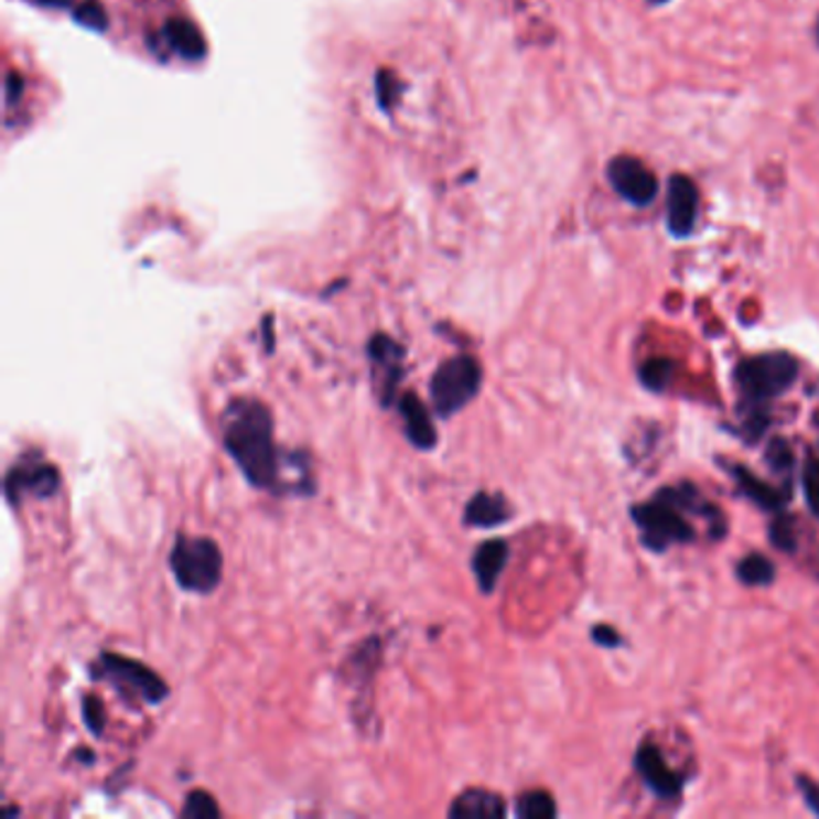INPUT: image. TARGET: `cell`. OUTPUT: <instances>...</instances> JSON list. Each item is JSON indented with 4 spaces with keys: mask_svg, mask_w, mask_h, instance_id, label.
Listing matches in <instances>:
<instances>
[{
    "mask_svg": "<svg viewBox=\"0 0 819 819\" xmlns=\"http://www.w3.org/2000/svg\"><path fill=\"white\" fill-rule=\"evenodd\" d=\"M222 438L248 483L262 491H284V456L274 442V416L260 399L236 397L228 401L222 416Z\"/></svg>",
    "mask_w": 819,
    "mask_h": 819,
    "instance_id": "obj_1",
    "label": "cell"
},
{
    "mask_svg": "<svg viewBox=\"0 0 819 819\" xmlns=\"http://www.w3.org/2000/svg\"><path fill=\"white\" fill-rule=\"evenodd\" d=\"M169 565L179 586L193 594H212L224 574L222 550L217 541L207 536L179 534L171 548Z\"/></svg>",
    "mask_w": 819,
    "mask_h": 819,
    "instance_id": "obj_2",
    "label": "cell"
},
{
    "mask_svg": "<svg viewBox=\"0 0 819 819\" xmlns=\"http://www.w3.org/2000/svg\"><path fill=\"white\" fill-rule=\"evenodd\" d=\"M91 676L106 680L118 694L128 702H144V704H159L161 700L169 697V685L161 680L159 673L144 664L128 659V656L104 651L99 661L94 664Z\"/></svg>",
    "mask_w": 819,
    "mask_h": 819,
    "instance_id": "obj_3",
    "label": "cell"
},
{
    "mask_svg": "<svg viewBox=\"0 0 819 819\" xmlns=\"http://www.w3.org/2000/svg\"><path fill=\"white\" fill-rule=\"evenodd\" d=\"M481 364L474 356H452L440 364L431 378V401L442 419H452L481 389Z\"/></svg>",
    "mask_w": 819,
    "mask_h": 819,
    "instance_id": "obj_4",
    "label": "cell"
},
{
    "mask_svg": "<svg viewBox=\"0 0 819 819\" xmlns=\"http://www.w3.org/2000/svg\"><path fill=\"white\" fill-rule=\"evenodd\" d=\"M798 360L788 354H762L743 360L735 368V382L741 387L745 399L755 401H767L778 395H784L786 389L796 382L798 378Z\"/></svg>",
    "mask_w": 819,
    "mask_h": 819,
    "instance_id": "obj_5",
    "label": "cell"
},
{
    "mask_svg": "<svg viewBox=\"0 0 819 819\" xmlns=\"http://www.w3.org/2000/svg\"><path fill=\"white\" fill-rule=\"evenodd\" d=\"M633 519L642 529L644 546L656 553H661L670 543H688L694 539L692 527L678 515V507L661 495L649 505L633 507Z\"/></svg>",
    "mask_w": 819,
    "mask_h": 819,
    "instance_id": "obj_6",
    "label": "cell"
},
{
    "mask_svg": "<svg viewBox=\"0 0 819 819\" xmlns=\"http://www.w3.org/2000/svg\"><path fill=\"white\" fill-rule=\"evenodd\" d=\"M373 389L382 407H392L399 399V385L405 378V346L387 334H375L368 342Z\"/></svg>",
    "mask_w": 819,
    "mask_h": 819,
    "instance_id": "obj_7",
    "label": "cell"
},
{
    "mask_svg": "<svg viewBox=\"0 0 819 819\" xmlns=\"http://www.w3.org/2000/svg\"><path fill=\"white\" fill-rule=\"evenodd\" d=\"M61 488V474L56 466L44 462L42 456H24L10 468L6 476V498L10 505H20L26 495L34 498H51Z\"/></svg>",
    "mask_w": 819,
    "mask_h": 819,
    "instance_id": "obj_8",
    "label": "cell"
},
{
    "mask_svg": "<svg viewBox=\"0 0 819 819\" xmlns=\"http://www.w3.org/2000/svg\"><path fill=\"white\" fill-rule=\"evenodd\" d=\"M608 181L617 195L637 207L651 205L654 197L659 195V181L635 157H615L608 164Z\"/></svg>",
    "mask_w": 819,
    "mask_h": 819,
    "instance_id": "obj_9",
    "label": "cell"
},
{
    "mask_svg": "<svg viewBox=\"0 0 819 819\" xmlns=\"http://www.w3.org/2000/svg\"><path fill=\"white\" fill-rule=\"evenodd\" d=\"M697 209H700L697 185L682 173H676L668 183V231L678 238L690 236L697 222Z\"/></svg>",
    "mask_w": 819,
    "mask_h": 819,
    "instance_id": "obj_10",
    "label": "cell"
},
{
    "mask_svg": "<svg viewBox=\"0 0 819 819\" xmlns=\"http://www.w3.org/2000/svg\"><path fill=\"white\" fill-rule=\"evenodd\" d=\"M635 767L642 774L644 784H647L656 796L661 798H673L680 794L682 778L668 767L664 755L654 745H642L637 750Z\"/></svg>",
    "mask_w": 819,
    "mask_h": 819,
    "instance_id": "obj_11",
    "label": "cell"
},
{
    "mask_svg": "<svg viewBox=\"0 0 819 819\" xmlns=\"http://www.w3.org/2000/svg\"><path fill=\"white\" fill-rule=\"evenodd\" d=\"M397 409L401 413V421H405V435L411 445L419 450H433L438 445L435 423L416 392L399 395Z\"/></svg>",
    "mask_w": 819,
    "mask_h": 819,
    "instance_id": "obj_12",
    "label": "cell"
},
{
    "mask_svg": "<svg viewBox=\"0 0 819 819\" xmlns=\"http://www.w3.org/2000/svg\"><path fill=\"white\" fill-rule=\"evenodd\" d=\"M452 819H500L505 817V800L486 788H468L450 805Z\"/></svg>",
    "mask_w": 819,
    "mask_h": 819,
    "instance_id": "obj_13",
    "label": "cell"
},
{
    "mask_svg": "<svg viewBox=\"0 0 819 819\" xmlns=\"http://www.w3.org/2000/svg\"><path fill=\"white\" fill-rule=\"evenodd\" d=\"M507 558H509V548L503 539H491L476 548L472 570H474V576L483 594H493V589L495 584H498L500 574L507 565Z\"/></svg>",
    "mask_w": 819,
    "mask_h": 819,
    "instance_id": "obj_14",
    "label": "cell"
},
{
    "mask_svg": "<svg viewBox=\"0 0 819 819\" xmlns=\"http://www.w3.org/2000/svg\"><path fill=\"white\" fill-rule=\"evenodd\" d=\"M509 517H513V507L507 505L505 495L500 493H488L478 491L472 500L466 503L464 509V521L468 527H481V529H493L500 527Z\"/></svg>",
    "mask_w": 819,
    "mask_h": 819,
    "instance_id": "obj_15",
    "label": "cell"
},
{
    "mask_svg": "<svg viewBox=\"0 0 819 819\" xmlns=\"http://www.w3.org/2000/svg\"><path fill=\"white\" fill-rule=\"evenodd\" d=\"M166 42L169 46L179 53V56L187 58V61H197L205 56V36L203 32L197 30V24H193L191 20H171L166 24Z\"/></svg>",
    "mask_w": 819,
    "mask_h": 819,
    "instance_id": "obj_16",
    "label": "cell"
},
{
    "mask_svg": "<svg viewBox=\"0 0 819 819\" xmlns=\"http://www.w3.org/2000/svg\"><path fill=\"white\" fill-rule=\"evenodd\" d=\"M731 474L737 481V486L747 495L752 503H757L764 509H772V513H782V507L786 503L788 495L772 488L769 483H764L759 478L752 476L745 466H731Z\"/></svg>",
    "mask_w": 819,
    "mask_h": 819,
    "instance_id": "obj_17",
    "label": "cell"
},
{
    "mask_svg": "<svg viewBox=\"0 0 819 819\" xmlns=\"http://www.w3.org/2000/svg\"><path fill=\"white\" fill-rule=\"evenodd\" d=\"M737 580H743L750 586H767L776 580V568L767 556L752 553L737 562Z\"/></svg>",
    "mask_w": 819,
    "mask_h": 819,
    "instance_id": "obj_18",
    "label": "cell"
},
{
    "mask_svg": "<svg viewBox=\"0 0 819 819\" xmlns=\"http://www.w3.org/2000/svg\"><path fill=\"white\" fill-rule=\"evenodd\" d=\"M517 815L524 819H553L558 808L546 790H529L517 800Z\"/></svg>",
    "mask_w": 819,
    "mask_h": 819,
    "instance_id": "obj_19",
    "label": "cell"
},
{
    "mask_svg": "<svg viewBox=\"0 0 819 819\" xmlns=\"http://www.w3.org/2000/svg\"><path fill=\"white\" fill-rule=\"evenodd\" d=\"M183 817H193V819H217L222 815L217 800L209 796L207 790H193V794L185 796V802L181 808Z\"/></svg>",
    "mask_w": 819,
    "mask_h": 819,
    "instance_id": "obj_20",
    "label": "cell"
},
{
    "mask_svg": "<svg viewBox=\"0 0 819 819\" xmlns=\"http://www.w3.org/2000/svg\"><path fill=\"white\" fill-rule=\"evenodd\" d=\"M673 370H676V364L673 360L668 358H651L647 360V364L642 366V382L647 385L649 389H654V392H661L664 387H668L670 378H673Z\"/></svg>",
    "mask_w": 819,
    "mask_h": 819,
    "instance_id": "obj_21",
    "label": "cell"
},
{
    "mask_svg": "<svg viewBox=\"0 0 819 819\" xmlns=\"http://www.w3.org/2000/svg\"><path fill=\"white\" fill-rule=\"evenodd\" d=\"M802 491L812 515L819 517V460L815 454H808V460L802 464Z\"/></svg>",
    "mask_w": 819,
    "mask_h": 819,
    "instance_id": "obj_22",
    "label": "cell"
},
{
    "mask_svg": "<svg viewBox=\"0 0 819 819\" xmlns=\"http://www.w3.org/2000/svg\"><path fill=\"white\" fill-rule=\"evenodd\" d=\"M83 716H85V723L89 726V731L94 735H101L104 733V723H106V709L101 704V700H97V697H85L83 700Z\"/></svg>",
    "mask_w": 819,
    "mask_h": 819,
    "instance_id": "obj_23",
    "label": "cell"
},
{
    "mask_svg": "<svg viewBox=\"0 0 819 819\" xmlns=\"http://www.w3.org/2000/svg\"><path fill=\"white\" fill-rule=\"evenodd\" d=\"M772 543L784 548V550H794L796 548V534H794V524H790L788 517L778 515V519L772 524Z\"/></svg>",
    "mask_w": 819,
    "mask_h": 819,
    "instance_id": "obj_24",
    "label": "cell"
},
{
    "mask_svg": "<svg viewBox=\"0 0 819 819\" xmlns=\"http://www.w3.org/2000/svg\"><path fill=\"white\" fill-rule=\"evenodd\" d=\"M75 15H77L79 22L91 26V30H104V26H106V12L97 3V0H87V3H83V6L77 8Z\"/></svg>",
    "mask_w": 819,
    "mask_h": 819,
    "instance_id": "obj_25",
    "label": "cell"
},
{
    "mask_svg": "<svg viewBox=\"0 0 819 819\" xmlns=\"http://www.w3.org/2000/svg\"><path fill=\"white\" fill-rule=\"evenodd\" d=\"M767 460L774 466V472H778V474H784V472H788L790 466H794V456H790V450H788L784 440L772 442V448L767 452Z\"/></svg>",
    "mask_w": 819,
    "mask_h": 819,
    "instance_id": "obj_26",
    "label": "cell"
},
{
    "mask_svg": "<svg viewBox=\"0 0 819 819\" xmlns=\"http://www.w3.org/2000/svg\"><path fill=\"white\" fill-rule=\"evenodd\" d=\"M594 642H599L601 647L615 649V647H621V642H623V639H621V635L615 633L613 627H608V625H596V627H594Z\"/></svg>",
    "mask_w": 819,
    "mask_h": 819,
    "instance_id": "obj_27",
    "label": "cell"
},
{
    "mask_svg": "<svg viewBox=\"0 0 819 819\" xmlns=\"http://www.w3.org/2000/svg\"><path fill=\"white\" fill-rule=\"evenodd\" d=\"M798 788H800L805 802L810 805V810L819 815V786L808 782V778H798Z\"/></svg>",
    "mask_w": 819,
    "mask_h": 819,
    "instance_id": "obj_28",
    "label": "cell"
},
{
    "mask_svg": "<svg viewBox=\"0 0 819 819\" xmlns=\"http://www.w3.org/2000/svg\"><path fill=\"white\" fill-rule=\"evenodd\" d=\"M36 6H68L71 0H32Z\"/></svg>",
    "mask_w": 819,
    "mask_h": 819,
    "instance_id": "obj_29",
    "label": "cell"
},
{
    "mask_svg": "<svg viewBox=\"0 0 819 819\" xmlns=\"http://www.w3.org/2000/svg\"><path fill=\"white\" fill-rule=\"evenodd\" d=\"M649 3H654V6H659V3H666V0H649Z\"/></svg>",
    "mask_w": 819,
    "mask_h": 819,
    "instance_id": "obj_30",
    "label": "cell"
},
{
    "mask_svg": "<svg viewBox=\"0 0 819 819\" xmlns=\"http://www.w3.org/2000/svg\"><path fill=\"white\" fill-rule=\"evenodd\" d=\"M817 42H819V22H817Z\"/></svg>",
    "mask_w": 819,
    "mask_h": 819,
    "instance_id": "obj_31",
    "label": "cell"
}]
</instances>
